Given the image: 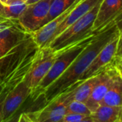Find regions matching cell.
<instances>
[{"instance_id": "cell-10", "label": "cell", "mask_w": 122, "mask_h": 122, "mask_svg": "<svg viewBox=\"0 0 122 122\" xmlns=\"http://www.w3.org/2000/svg\"><path fill=\"white\" fill-rule=\"evenodd\" d=\"M119 36V35H118ZM118 36L109 42L97 55L96 58L85 71L81 81L86 80L102 72L115 60Z\"/></svg>"}, {"instance_id": "cell-4", "label": "cell", "mask_w": 122, "mask_h": 122, "mask_svg": "<svg viewBox=\"0 0 122 122\" xmlns=\"http://www.w3.org/2000/svg\"><path fill=\"white\" fill-rule=\"evenodd\" d=\"M38 46L34 42L32 36L21 42L7 54L0 58V83L21 65L25 59Z\"/></svg>"}, {"instance_id": "cell-8", "label": "cell", "mask_w": 122, "mask_h": 122, "mask_svg": "<svg viewBox=\"0 0 122 122\" xmlns=\"http://www.w3.org/2000/svg\"><path fill=\"white\" fill-rule=\"evenodd\" d=\"M32 90L22 81L7 93L3 103L2 121L11 118L15 114L27 100Z\"/></svg>"}, {"instance_id": "cell-24", "label": "cell", "mask_w": 122, "mask_h": 122, "mask_svg": "<svg viewBox=\"0 0 122 122\" xmlns=\"http://www.w3.org/2000/svg\"><path fill=\"white\" fill-rule=\"evenodd\" d=\"M114 65L118 71L120 73V74L122 76V57L118 60H114Z\"/></svg>"}, {"instance_id": "cell-32", "label": "cell", "mask_w": 122, "mask_h": 122, "mask_svg": "<svg viewBox=\"0 0 122 122\" xmlns=\"http://www.w3.org/2000/svg\"><path fill=\"white\" fill-rule=\"evenodd\" d=\"M120 122H122V106H121V119H120Z\"/></svg>"}, {"instance_id": "cell-28", "label": "cell", "mask_w": 122, "mask_h": 122, "mask_svg": "<svg viewBox=\"0 0 122 122\" xmlns=\"http://www.w3.org/2000/svg\"><path fill=\"white\" fill-rule=\"evenodd\" d=\"M78 122H93V119H92V118L91 117V116H87L86 118H84V119H83L82 121H78Z\"/></svg>"}, {"instance_id": "cell-15", "label": "cell", "mask_w": 122, "mask_h": 122, "mask_svg": "<svg viewBox=\"0 0 122 122\" xmlns=\"http://www.w3.org/2000/svg\"><path fill=\"white\" fill-rule=\"evenodd\" d=\"M121 107L100 106L92 112L91 117L93 122H120Z\"/></svg>"}, {"instance_id": "cell-30", "label": "cell", "mask_w": 122, "mask_h": 122, "mask_svg": "<svg viewBox=\"0 0 122 122\" xmlns=\"http://www.w3.org/2000/svg\"><path fill=\"white\" fill-rule=\"evenodd\" d=\"M7 1H8V0H0V2H1L2 4H3L4 5H5L7 4Z\"/></svg>"}, {"instance_id": "cell-21", "label": "cell", "mask_w": 122, "mask_h": 122, "mask_svg": "<svg viewBox=\"0 0 122 122\" xmlns=\"http://www.w3.org/2000/svg\"><path fill=\"white\" fill-rule=\"evenodd\" d=\"M12 88L4 86V88L2 91V93H0V122H2V108H3V103L5 98L7 94V93L11 90Z\"/></svg>"}, {"instance_id": "cell-31", "label": "cell", "mask_w": 122, "mask_h": 122, "mask_svg": "<svg viewBox=\"0 0 122 122\" xmlns=\"http://www.w3.org/2000/svg\"><path fill=\"white\" fill-rule=\"evenodd\" d=\"M3 88H4V85H3V84H1V83H0V93H2V91Z\"/></svg>"}, {"instance_id": "cell-1", "label": "cell", "mask_w": 122, "mask_h": 122, "mask_svg": "<svg viewBox=\"0 0 122 122\" xmlns=\"http://www.w3.org/2000/svg\"><path fill=\"white\" fill-rule=\"evenodd\" d=\"M118 35L119 30L116 24L103 27L77 56L68 68L44 91L45 105L80 81L100 51Z\"/></svg>"}, {"instance_id": "cell-29", "label": "cell", "mask_w": 122, "mask_h": 122, "mask_svg": "<svg viewBox=\"0 0 122 122\" xmlns=\"http://www.w3.org/2000/svg\"><path fill=\"white\" fill-rule=\"evenodd\" d=\"M40 0H27V2H26V5H30V4H32V3H35L36 2H38Z\"/></svg>"}, {"instance_id": "cell-20", "label": "cell", "mask_w": 122, "mask_h": 122, "mask_svg": "<svg viewBox=\"0 0 122 122\" xmlns=\"http://www.w3.org/2000/svg\"><path fill=\"white\" fill-rule=\"evenodd\" d=\"M16 25H20L17 20H9V19H5L0 20V32H2L7 28H10L13 26Z\"/></svg>"}, {"instance_id": "cell-16", "label": "cell", "mask_w": 122, "mask_h": 122, "mask_svg": "<svg viewBox=\"0 0 122 122\" xmlns=\"http://www.w3.org/2000/svg\"><path fill=\"white\" fill-rule=\"evenodd\" d=\"M77 1L78 0H52L50 5L49 13L44 21L42 26L57 17L60 14H62Z\"/></svg>"}, {"instance_id": "cell-9", "label": "cell", "mask_w": 122, "mask_h": 122, "mask_svg": "<svg viewBox=\"0 0 122 122\" xmlns=\"http://www.w3.org/2000/svg\"><path fill=\"white\" fill-rule=\"evenodd\" d=\"M117 71L118 70L115 67L113 62L101 73L98 81L93 88L88 98L85 103L91 113L95 111L100 106Z\"/></svg>"}, {"instance_id": "cell-5", "label": "cell", "mask_w": 122, "mask_h": 122, "mask_svg": "<svg viewBox=\"0 0 122 122\" xmlns=\"http://www.w3.org/2000/svg\"><path fill=\"white\" fill-rule=\"evenodd\" d=\"M57 53L49 46L39 50L23 81L32 91L35 90L52 66Z\"/></svg>"}, {"instance_id": "cell-7", "label": "cell", "mask_w": 122, "mask_h": 122, "mask_svg": "<svg viewBox=\"0 0 122 122\" xmlns=\"http://www.w3.org/2000/svg\"><path fill=\"white\" fill-rule=\"evenodd\" d=\"M52 0H40L35 3L27 5V7L17 19L20 26L27 32L32 34L43 25Z\"/></svg>"}, {"instance_id": "cell-3", "label": "cell", "mask_w": 122, "mask_h": 122, "mask_svg": "<svg viewBox=\"0 0 122 122\" xmlns=\"http://www.w3.org/2000/svg\"><path fill=\"white\" fill-rule=\"evenodd\" d=\"M95 36V35H92L63 50L57 52V57L50 70L40 83L38 86L32 92L37 95L43 93L50 84H52L68 68L77 56L83 51Z\"/></svg>"}, {"instance_id": "cell-6", "label": "cell", "mask_w": 122, "mask_h": 122, "mask_svg": "<svg viewBox=\"0 0 122 122\" xmlns=\"http://www.w3.org/2000/svg\"><path fill=\"white\" fill-rule=\"evenodd\" d=\"M78 83V82H77ZM75 83L66 91L59 95L52 101L43 106L41 108L33 113V116H30L36 122H58L66 113V107L71 101V94Z\"/></svg>"}, {"instance_id": "cell-11", "label": "cell", "mask_w": 122, "mask_h": 122, "mask_svg": "<svg viewBox=\"0 0 122 122\" xmlns=\"http://www.w3.org/2000/svg\"><path fill=\"white\" fill-rule=\"evenodd\" d=\"M79 1L80 0H78L77 2H76L73 5H71L66 11H64L62 14H60L57 17H55L46 25H43L38 30L32 34L34 42L36 43V45L40 49L49 46L57 27L66 20V18L68 17V15L70 14V12L72 11V10L75 7V6Z\"/></svg>"}, {"instance_id": "cell-12", "label": "cell", "mask_w": 122, "mask_h": 122, "mask_svg": "<svg viewBox=\"0 0 122 122\" xmlns=\"http://www.w3.org/2000/svg\"><path fill=\"white\" fill-rule=\"evenodd\" d=\"M121 12L122 0H102L92 28V34H99L101 30Z\"/></svg>"}, {"instance_id": "cell-26", "label": "cell", "mask_w": 122, "mask_h": 122, "mask_svg": "<svg viewBox=\"0 0 122 122\" xmlns=\"http://www.w3.org/2000/svg\"><path fill=\"white\" fill-rule=\"evenodd\" d=\"M27 0H8L6 5H10L13 3H26Z\"/></svg>"}, {"instance_id": "cell-2", "label": "cell", "mask_w": 122, "mask_h": 122, "mask_svg": "<svg viewBox=\"0 0 122 122\" xmlns=\"http://www.w3.org/2000/svg\"><path fill=\"white\" fill-rule=\"evenodd\" d=\"M101 2L54 38L49 47L57 52L92 35V28Z\"/></svg>"}, {"instance_id": "cell-17", "label": "cell", "mask_w": 122, "mask_h": 122, "mask_svg": "<svg viewBox=\"0 0 122 122\" xmlns=\"http://www.w3.org/2000/svg\"><path fill=\"white\" fill-rule=\"evenodd\" d=\"M27 7L26 3H13L4 5L5 17L9 20H17Z\"/></svg>"}, {"instance_id": "cell-27", "label": "cell", "mask_w": 122, "mask_h": 122, "mask_svg": "<svg viewBox=\"0 0 122 122\" xmlns=\"http://www.w3.org/2000/svg\"><path fill=\"white\" fill-rule=\"evenodd\" d=\"M7 19L4 15V5L0 2V20Z\"/></svg>"}, {"instance_id": "cell-19", "label": "cell", "mask_w": 122, "mask_h": 122, "mask_svg": "<svg viewBox=\"0 0 122 122\" xmlns=\"http://www.w3.org/2000/svg\"><path fill=\"white\" fill-rule=\"evenodd\" d=\"M88 116L76 113H66L58 122H78L86 118Z\"/></svg>"}, {"instance_id": "cell-18", "label": "cell", "mask_w": 122, "mask_h": 122, "mask_svg": "<svg viewBox=\"0 0 122 122\" xmlns=\"http://www.w3.org/2000/svg\"><path fill=\"white\" fill-rule=\"evenodd\" d=\"M66 113H76L91 116V111L89 110L85 103L72 101L68 104L66 107Z\"/></svg>"}, {"instance_id": "cell-25", "label": "cell", "mask_w": 122, "mask_h": 122, "mask_svg": "<svg viewBox=\"0 0 122 122\" xmlns=\"http://www.w3.org/2000/svg\"><path fill=\"white\" fill-rule=\"evenodd\" d=\"M20 114L21 113H16L11 118H10L9 119H7V120H6L5 121H2V122H18L19 119H20Z\"/></svg>"}, {"instance_id": "cell-13", "label": "cell", "mask_w": 122, "mask_h": 122, "mask_svg": "<svg viewBox=\"0 0 122 122\" xmlns=\"http://www.w3.org/2000/svg\"><path fill=\"white\" fill-rule=\"evenodd\" d=\"M101 1L102 0H80L70 12V14L68 15V17L66 18V20L57 27L52 38V40L57 36H58L60 33H62L66 29L75 23L86 14H87Z\"/></svg>"}, {"instance_id": "cell-22", "label": "cell", "mask_w": 122, "mask_h": 122, "mask_svg": "<svg viewBox=\"0 0 122 122\" xmlns=\"http://www.w3.org/2000/svg\"><path fill=\"white\" fill-rule=\"evenodd\" d=\"M122 57V32L119 33V36L118 37V43L117 48L115 55V60H118Z\"/></svg>"}, {"instance_id": "cell-23", "label": "cell", "mask_w": 122, "mask_h": 122, "mask_svg": "<svg viewBox=\"0 0 122 122\" xmlns=\"http://www.w3.org/2000/svg\"><path fill=\"white\" fill-rule=\"evenodd\" d=\"M18 122H36L28 113H21Z\"/></svg>"}, {"instance_id": "cell-14", "label": "cell", "mask_w": 122, "mask_h": 122, "mask_svg": "<svg viewBox=\"0 0 122 122\" xmlns=\"http://www.w3.org/2000/svg\"><path fill=\"white\" fill-rule=\"evenodd\" d=\"M101 105L115 107L122 106V76L118 71L115 74L100 106Z\"/></svg>"}]
</instances>
